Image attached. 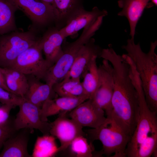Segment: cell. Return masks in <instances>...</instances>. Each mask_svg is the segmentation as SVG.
I'll return each instance as SVG.
<instances>
[{
  "label": "cell",
  "instance_id": "1",
  "mask_svg": "<svg viewBox=\"0 0 157 157\" xmlns=\"http://www.w3.org/2000/svg\"><path fill=\"white\" fill-rule=\"evenodd\" d=\"M114 88L111 118L131 137L140 113L137 90L130 74L126 63L119 61L112 64Z\"/></svg>",
  "mask_w": 157,
  "mask_h": 157
},
{
  "label": "cell",
  "instance_id": "2",
  "mask_svg": "<svg viewBox=\"0 0 157 157\" xmlns=\"http://www.w3.org/2000/svg\"><path fill=\"white\" fill-rule=\"evenodd\" d=\"M157 41L151 42L147 53L142 50L140 42L129 39L122 46L133 63L138 73L147 105L152 111L157 112V55L155 50Z\"/></svg>",
  "mask_w": 157,
  "mask_h": 157
},
{
  "label": "cell",
  "instance_id": "3",
  "mask_svg": "<svg viewBox=\"0 0 157 157\" xmlns=\"http://www.w3.org/2000/svg\"><path fill=\"white\" fill-rule=\"evenodd\" d=\"M106 122L100 127L88 130L90 142L100 141L103 149L100 154L113 157H126L125 151L131 137L111 118H106Z\"/></svg>",
  "mask_w": 157,
  "mask_h": 157
},
{
  "label": "cell",
  "instance_id": "4",
  "mask_svg": "<svg viewBox=\"0 0 157 157\" xmlns=\"http://www.w3.org/2000/svg\"><path fill=\"white\" fill-rule=\"evenodd\" d=\"M92 36L91 31L85 28L79 38L74 42H68L64 40L62 45L63 54L48 71L44 79L46 83L52 88L54 84L65 77L79 50Z\"/></svg>",
  "mask_w": 157,
  "mask_h": 157
},
{
  "label": "cell",
  "instance_id": "5",
  "mask_svg": "<svg viewBox=\"0 0 157 157\" xmlns=\"http://www.w3.org/2000/svg\"><path fill=\"white\" fill-rule=\"evenodd\" d=\"M139 101L138 119L126 149V156L134 157L140 144L150 134L157 132V113L148 107L141 85L137 86Z\"/></svg>",
  "mask_w": 157,
  "mask_h": 157
},
{
  "label": "cell",
  "instance_id": "6",
  "mask_svg": "<svg viewBox=\"0 0 157 157\" xmlns=\"http://www.w3.org/2000/svg\"><path fill=\"white\" fill-rule=\"evenodd\" d=\"M38 39L31 31H15L0 37V67H8Z\"/></svg>",
  "mask_w": 157,
  "mask_h": 157
},
{
  "label": "cell",
  "instance_id": "7",
  "mask_svg": "<svg viewBox=\"0 0 157 157\" xmlns=\"http://www.w3.org/2000/svg\"><path fill=\"white\" fill-rule=\"evenodd\" d=\"M40 39L34 44L22 53L9 67L26 75L44 79L51 66L44 58Z\"/></svg>",
  "mask_w": 157,
  "mask_h": 157
},
{
  "label": "cell",
  "instance_id": "8",
  "mask_svg": "<svg viewBox=\"0 0 157 157\" xmlns=\"http://www.w3.org/2000/svg\"><path fill=\"white\" fill-rule=\"evenodd\" d=\"M98 68L99 85L91 99L104 111L106 117H108L112 110V101L114 88L113 67L107 60L103 59Z\"/></svg>",
  "mask_w": 157,
  "mask_h": 157
},
{
  "label": "cell",
  "instance_id": "9",
  "mask_svg": "<svg viewBox=\"0 0 157 157\" xmlns=\"http://www.w3.org/2000/svg\"><path fill=\"white\" fill-rule=\"evenodd\" d=\"M19 106V110L13 123L16 131L22 129L31 131L35 129L39 130L43 135L50 134V123L41 119L40 114L41 108L24 98Z\"/></svg>",
  "mask_w": 157,
  "mask_h": 157
},
{
  "label": "cell",
  "instance_id": "10",
  "mask_svg": "<svg viewBox=\"0 0 157 157\" xmlns=\"http://www.w3.org/2000/svg\"><path fill=\"white\" fill-rule=\"evenodd\" d=\"M17 9L22 11L33 25L46 26L55 22L51 5L38 0H8Z\"/></svg>",
  "mask_w": 157,
  "mask_h": 157
},
{
  "label": "cell",
  "instance_id": "11",
  "mask_svg": "<svg viewBox=\"0 0 157 157\" xmlns=\"http://www.w3.org/2000/svg\"><path fill=\"white\" fill-rule=\"evenodd\" d=\"M50 135L59 140L60 145L58 152L67 149L72 141L80 135L85 136L83 127L73 119L67 118L65 115H59L50 123Z\"/></svg>",
  "mask_w": 157,
  "mask_h": 157
},
{
  "label": "cell",
  "instance_id": "12",
  "mask_svg": "<svg viewBox=\"0 0 157 157\" xmlns=\"http://www.w3.org/2000/svg\"><path fill=\"white\" fill-rule=\"evenodd\" d=\"M105 112L91 99L82 103L70 111L69 116L82 126L98 128L106 121Z\"/></svg>",
  "mask_w": 157,
  "mask_h": 157
},
{
  "label": "cell",
  "instance_id": "13",
  "mask_svg": "<svg viewBox=\"0 0 157 157\" xmlns=\"http://www.w3.org/2000/svg\"><path fill=\"white\" fill-rule=\"evenodd\" d=\"M108 14L106 10H100L96 6L91 11L86 10L82 8L70 18L66 25L59 31L66 38L76 34L81 29L94 23L99 17H104Z\"/></svg>",
  "mask_w": 157,
  "mask_h": 157
},
{
  "label": "cell",
  "instance_id": "14",
  "mask_svg": "<svg viewBox=\"0 0 157 157\" xmlns=\"http://www.w3.org/2000/svg\"><path fill=\"white\" fill-rule=\"evenodd\" d=\"M89 99L86 95L76 97H60L46 101L41 107L40 114L41 119L47 122L49 117L59 114L65 115L85 101Z\"/></svg>",
  "mask_w": 157,
  "mask_h": 157
},
{
  "label": "cell",
  "instance_id": "15",
  "mask_svg": "<svg viewBox=\"0 0 157 157\" xmlns=\"http://www.w3.org/2000/svg\"><path fill=\"white\" fill-rule=\"evenodd\" d=\"M102 49L91 38L80 49L72 66L65 77L80 79L92 59L100 58Z\"/></svg>",
  "mask_w": 157,
  "mask_h": 157
},
{
  "label": "cell",
  "instance_id": "16",
  "mask_svg": "<svg viewBox=\"0 0 157 157\" xmlns=\"http://www.w3.org/2000/svg\"><path fill=\"white\" fill-rule=\"evenodd\" d=\"M65 38L57 28L48 30L40 38L45 59L51 66L62 55V45Z\"/></svg>",
  "mask_w": 157,
  "mask_h": 157
},
{
  "label": "cell",
  "instance_id": "17",
  "mask_svg": "<svg viewBox=\"0 0 157 157\" xmlns=\"http://www.w3.org/2000/svg\"><path fill=\"white\" fill-rule=\"evenodd\" d=\"M149 1L119 0L117 1L119 7L122 8L117 15L125 17L127 19L130 28V35L132 39L134 40L137 25Z\"/></svg>",
  "mask_w": 157,
  "mask_h": 157
},
{
  "label": "cell",
  "instance_id": "18",
  "mask_svg": "<svg viewBox=\"0 0 157 157\" xmlns=\"http://www.w3.org/2000/svg\"><path fill=\"white\" fill-rule=\"evenodd\" d=\"M28 76V88L24 98L41 108L46 101L52 99V95L55 93L46 83L41 82L40 80L33 76Z\"/></svg>",
  "mask_w": 157,
  "mask_h": 157
},
{
  "label": "cell",
  "instance_id": "19",
  "mask_svg": "<svg viewBox=\"0 0 157 157\" xmlns=\"http://www.w3.org/2000/svg\"><path fill=\"white\" fill-rule=\"evenodd\" d=\"M57 28L60 29L80 9L83 8L82 0H53L52 4Z\"/></svg>",
  "mask_w": 157,
  "mask_h": 157
},
{
  "label": "cell",
  "instance_id": "20",
  "mask_svg": "<svg viewBox=\"0 0 157 157\" xmlns=\"http://www.w3.org/2000/svg\"><path fill=\"white\" fill-rule=\"evenodd\" d=\"M28 137L26 133L15 134L4 142L0 157H31L27 150Z\"/></svg>",
  "mask_w": 157,
  "mask_h": 157
},
{
  "label": "cell",
  "instance_id": "21",
  "mask_svg": "<svg viewBox=\"0 0 157 157\" xmlns=\"http://www.w3.org/2000/svg\"><path fill=\"white\" fill-rule=\"evenodd\" d=\"M7 87L12 92L24 98L28 88L27 75L15 69L1 67Z\"/></svg>",
  "mask_w": 157,
  "mask_h": 157
},
{
  "label": "cell",
  "instance_id": "22",
  "mask_svg": "<svg viewBox=\"0 0 157 157\" xmlns=\"http://www.w3.org/2000/svg\"><path fill=\"white\" fill-rule=\"evenodd\" d=\"M52 88L60 97H76L86 95L80 79L65 77L54 84Z\"/></svg>",
  "mask_w": 157,
  "mask_h": 157
},
{
  "label": "cell",
  "instance_id": "23",
  "mask_svg": "<svg viewBox=\"0 0 157 157\" xmlns=\"http://www.w3.org/2000/svg\"><path fill=\"white\" fill-rule=\"evenodd\" d=\"M94 57L90 62L83 73L81 82L85 94L91 99L97 90L99 83V76L96 60Z\"/></svg>",
  "mask_w": 157,
  "mask_h": 157
},
{
  "label": "cell",
  "instance_id": "24",
  "mask_svg": "<svg viewBox=\"0 0 157 157\" xmlns=\"http://www.w3.org/2000/svg\"><path fill=\"white\" fill-rule=\"evenodd\" d=\"M17 10L8 0H0V35L16 29L15 14Z\"/></svg>",
  "mask_w": 157,
  "mask_h": 157
},
{
  "label": "cell",
  "instance_id": "25",
  "mask_svg": "<svg viewBox=\"0 0 157 157\" xmlns=\"http://www.w3.org/2000/svg\"><path fill=\"white\" fill-rule=\"evenodd\" d=\"M58 152L54 136L49 134L38 137L33 148V157H51Z\"/></svg>",
  "mask_w": 157,
  "mask_h": 157
},
{
  "label": "cell",
  "instance_id": "26",
  "mask_svg": "<svg viewBox=\"0 0 157 157\" xmlns=\"http://www.w3.org/2000/svg\"><path fill=\"white\" fill-rule=\"evenodd\" d=\"M69 147L71 154L74 156L92 157L94 156V149L92 143L88 142L85 136L77 137L72 141Z\"/></svg>",
  "mask_w": 157,
  "mask_h": 157
},
{
  "label": "cell",
  "instance_id": "27",
  "mask_svg": "<svg viewBox=\"0 0 157 157\" xmlns=\"http://www.w3.org/2000/svg\"><path fill=\"white\" fill-rule=\"evenodd\" d=\"M157 132L148 135L139 146L134 157H157Z\"/></svg>",
  "mask_w": 157,
  "mask_h": 157
},
{
  "label": "cell",
  "instance_id": "28",
  "mask_svg": "<svg viewBox=\"0 0 157 157\" xmlns=\"http://www.w3.org/2000/svg\"><path fill=\"white\" fill-rule=\"evenodd\" d=\"M24 98L0 87V102L1 104L12 105L15 107L21 104Z\"/></svg>",
  "mask_w": 157,
  "mask_h": 157
},
{
  "label": "cell",
  "instance_id": "29",
  "mask_svg": "<svg viewBox=\"0 0 157 157\" xmlns=\"http://www.w3.org/2000/svg\"><path fill=\"white\" fill-rule=\"evenodd\" d=\"M15 129L13 124L9 120L6 122L0 124V149L4 142L15 133Z\"/></svg>",
  "mask_w": 157,
  "mask_h": 157
},
{
  "label": "cell",
  "instance_id": "30",
  "mask_svg": "<svg viewBox=\"0 0 157 157\" xmlns=\"http://www.w3.org/2000/svg\"><path fill=\"white\" fill-rule=\"evenodd\" d=\"M13 105L0 104V124L7 122L9 119L10 112L15 108Z\"/></svg>",
  "mask_w": 157,
  "mask_h": 157
},
{
  "label": "cell",
  "instance_id": "31",
  "mask_svg": "<svg viewBox=\"0 0 157 157\" xmlns=\"http://www.w3.org/2000/svg\"><path fill=\"white\" fill-rule=\"evenodd\" d=\"M0 87H1L4 89L10 91L11 92V91L10 90L7 86L6 81L4 76V75L3 74L1 69V67H0ZM13 93V92H12Z\"/></svg>",
  "mask_w": 157,
  "mask_h": 157
},
{
  "label": "cell",
  "instance_id": "32",
  "mask_svg": "<svg viewBox=\"0 0 157 157\" xmlns=\"http://www.w3.org/2000/svg\"><path fill=\"white\" fill-rule=\"evenodd\" d=\"M149 1H151V2H148L146 8H150L154 6H157V0H149Z\"/></svg>",
  "mask_w": 157,
  "mask_h": 157
},
{
  "label": "cell",
  "instance_id": "33",
  "mask_svg": "<svg viewBox=\"0 0 157 157\" xmlns=\"http://www.w3.org/2000/svg\"><path fill=\"white\" fill-rule=\"evenodd\" d=\"M41 1L52 5L53 0H40Z\"/></svg>",
  "mask_w": 157,
  "mask_h": 157
}]
</instances>
